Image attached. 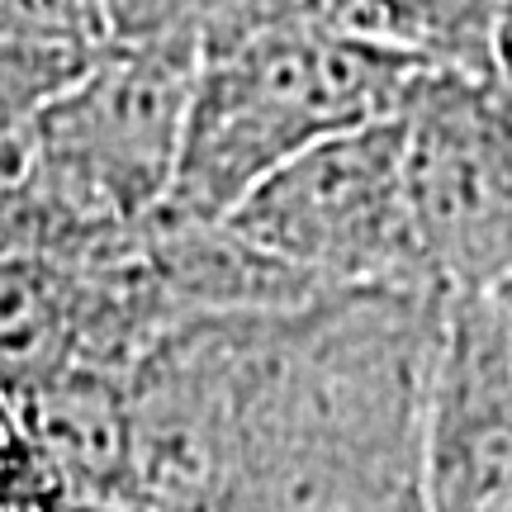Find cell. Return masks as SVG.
I'll list each match as a JSON object with an SVG mask.
<instances>
[{
	"label": "cell",
	"mask_w": 512,
	"mask_h": 512,
	"mask_svg": "<svg viewBox=\"0 0 512 512\" xmlns=\"http://www.w3.org/2000/svg\"><path fill=\"white\" fill-rule=\"evenodd\" d=\"M204 53L119 38L91 72L5 133V256L67 261L162 214Z\"/></svg>",
	"instance_id": "6da1fadb"
},
{
	"label": "cell",
	"mask_w": 512,
	"mask_h": 512,
	"mask_svg": "<svg viewBox=\"0 0 512 512\" xmlns=\"http://www.w3.org/2000/svg\"><path fill=\"white\" fill-rule=\"evenodd\" d=\"M422 62L304 15L200 62L181 171L166 209L223 223L304 152L408 110Z\"/></svg>",
	"instance_id": "7a4b0ae2"
},
{
	"label": "cell",
	"mask_w": 512,
	"mask_h": 512,
	"mask_svg": "<svg viewBox=\"0 0 512 512\" xmlns=\"http://www.w3.org/2000/svg\"><path fill=\"white\" fill-rule=\"evenodd\" d=\"M228 223L323 294H437L408 204L399 119L304 152Z\"/></svg>",
	"instance_id": "3957f363"
},
{
	"label": "cell",
	"mask_w": 512,
	"mask_h": 512,
	"mask_svg": "<svg viewBox=\"0 0 512 512\" xmlns=\"http://www.w3.org/2000/svg\"><path fill=\"white\" fill-rule=\"evenodd\" d=\"M399 124L432 285L441 299L489 294L512 271V86L427 72Z\"/></svg>",
	"instance_id": "277c9868"
},
{
	"label": "cell",
	"mask_w": 512,
	"mask_h": 512,
	"mask_svg": "<svg viewBox=\"0 0 512 512\" xmlns=\"http://www.w3.org/2000/svg\"><path fill=\"white\" fill-rule=\"evenodd\" d=\"M422 479L432 512H512V337L479 294L446 299Z\"/></svg>",
	"instance_id": "5b68a950"
},
{
	"label": "cell",
	"mask_w": 512,
	"mask_h": 512,
	"mask_svg": "<svg viewBox=\"0 0 512 512\" xmlns=\"http://www.w3.org/2000/svg\"><path fill=\"white\" fill-rule=\"evenodd\" d=\"M5 456L72 503H124L133 484L128 380L57 370L5 384Z\"/></svg>",
	"instance_id": "8992f818"
},
{
	"label": "cell",
	"mask_w": 512,
	"mask_h": 512,
	"mask_svg": "<svg viewBox=\"0 0 512 512\" xmlns=\"http://www.w3.org/2000/svg\"><path fill=\"white\" fill-rule=\"evenodd\" d=\"M114 43L110 0H5V133L72 91Z\"/></svg>",
	"instance_id": "52a82bcc"
},
{
	"label": "cell",
	"mask_w": 512,
	"mask_h": 512,
	"mask_svg": "<svg viewBox=\"0 0 512 512\" xmlns=\"http://www.w3.org/2000/svg\"><path fill=\"white\" fill-rule=\"evenodd\" d=\"M313 10L337 29L432 72L503 81L498 0H313Z\"/></svg>",
	"instance_id": "ba28073f"
},
{
	"label": "cell",
	"mask_w": 512,
	"mask_h": 512,
	"mask_svg": "<svg viewBox=\"0 0 512 512\" xmlns=\"http://www.w3.org/2000/svg\"><path fill=\"white\" fill-rule=\"evenodd\" d=\"M5 512H133V508H124V503H72L57 489H48L29 465L5 456Z\"/></svg>",
	"instance_id": "9c48e42d"
},
{
	"label": "cell",
	"mask_w": 512,
	"mask_h": 512,
	"mask_svg": "<svg viewBox=\"0 0 512 512\" xmlns=\"http://www.w3.org/2000/svg\"><path fill=\"white\" fill-rule=\"evenodd\" d=\"M479 299H484V304L494 309V318L503 323V328H508V337H512V271L503 275V280H498L489 294H479Z\"/></svg>",
	"instance_id": "30bf717a"
}]
</instances>
